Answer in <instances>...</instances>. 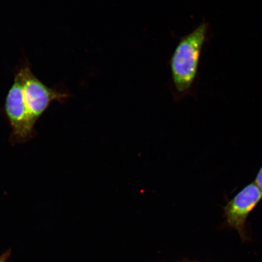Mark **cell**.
Wrapping results in <instances>:
<instances>
[{
  "label": "cell",
  "mask_w": 262,
  "mask_h": 262,
  "mask_svg": "<svg viewBox=\"0 0 262 262\" xmlns=\"http://www.w3.org/2000/svg\"><path fill=\"white\" fill-rule=\"evenodd\" d=\"M5 113L11 127L9 141L12 145L25 143L34 138L35 124L26 106L22 78L19 71L15 74L14 83L6 96Z\"/></svg>",
  "instance_id": "7a4b0ae2"
},
{
  "label": "cell",
  "mask_w": 262,
  "mask_h": 262,
  "mask_svg": "<svg viewBox=\"0 0 262 262\" xmlns=\"http://www.w3.org/2000/svg\"><path fill=\"white\" fill-rule=\"evenodd\" d=\"M10 254H11V251L9 250L6 252V253L1 255V256H0V262H7Z\"/></svg>",
  "instance_id": "8992f818"
},
{
  "label": "cell",
  "mask_w": 262,
  "mask_h": 262,
  "mask_svg": "<svg viewBox=\"0 0 262 262\" xmlns=\"http://www.w3.org/2000/svg\"><path fill=\"white\" fill-rule=\"evenodd\" d=\"M262 200V191L255 182L245 186L224 206L227 224L243 234L246 221Z\"/></svg>",
  "instance_id": "277c9868"
},
{
  "label": "cell",
  "mask_w": 262,
  "mask_h": 262,
  "mask_svg": "<svg viewBox=\"0 0 262 262\" xmlns=\"http://www.w3.org/2000/svg\"><path fill=\"white\" fill-rule=\"evenodd\" d=\"M23 81L26 107L35 124L54 101L64 103L71 95L46 86L32 73L27 64L18 71Z\"/></svg>",
  "instance_id": "3957f363"
},
{
  "label": "cell",
  "mask_w": 262,
  "mask_h": 262,
  "mask_svg": "<svg viewBox=\"0 0 262 262\" xmlns=\"http://www.w3.org/2000/svg\"><path fill=\"white\" fill-rule=\"evenodd\" d=\"M254 182L256 183L262 191V166L257 173L256 178L255 179Z\"/></svg>",
  "instance_id": "5b68a950"
},
{
  "label": "cell",
  "mask_w": 262,
  "mask_h": 262,
  "mask_svg": "<svg viewBox=\"0 0 262 262\" xmlns=\"http://www.w3.org/2000/svg\"><path fill=\"white\" fill-rule=\"evenodd\" d=\"M209 25L203 21L189 34L180 39L170 60L172 95L178 103L191 94L198 79L200 60L207 39Z\"/></svg>",
  "instance_id": "6da1fadb"
}]
</instances>
